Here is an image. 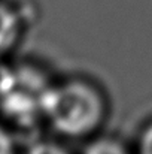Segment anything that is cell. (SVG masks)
I'll list each match as a JSON object with an SVG mask.
<instances>
[{
  "mask_svg": "<svg viewBox=\"0 0 152 154\" xmlns=\"http://www.w3.org/2000/svg\"><path fill=\"white\" fill-rule=\"evenodd\" d=\"M25 21L18 8L0 0V60L13 51L24 33Z\"/></svg>",
  "mask_w": 152,
  "mask_h": 154,
  "instance_id": "3",
  "label": "cell"
},
{
  "mask_svg": "<svg viewBox=\"0 0 152 154\" xmlns=\"http://www.w3.org/2000/svg\"><path fill=\"white\" fill-rule=\"evenodd\" d=\"M0 154H16V144L10 129L0 123Z\"/></svg>",
  "mask_w": 152,
  "mask_h": 154,
  "instance_id": "6",
  "label": "cell"
},
{
  "mask_svg": "<svg viewBox=\"0 0 152 154\" xmlns=\"http://www.w3.org/2000/svg\"><path fill=\"white\" fill-rule=\"evenodd\" d=\"M22 154H72V151L57 141H37L31 144Z\"/></svg>",
  "mask_w": 152,
  "mask_h": 154,
  "instance_id": "5",
  "label": "cell"
},
{
  "mask_svg": "<svg viewBox=\"0 0 152 154\" xmlns=\"http://www.w3.org/2000/svg\"><path fill=\"white\" fill-rule=\"evenodd\" d=\"M136 154H152V123L142 130Z\"/></svg>",
  "mask_w": 152,
  "mask_h": 154,
  "instance_id": "7",
  "label": "cell"
},
{
  "mask_svg": "<svg viewBox=\"0 0 152 154\" xmlns=\"http://www.w3.org/2000/svg\"><path fill=\"white\" fill-rule=\"evenodd\" d=\"M52 81L34 66L0 67V114L15 129L43 121V103Z\"/></svg>",
  "mask_w": 152,
  "mask_h": 154,
  "instance_id": "2",
  "label": "cell"
},
{
  "mask_svg": "<svg viewBox=\"0 0 152 154\" xmlns=\"http://www.w3.org/2000/svg\"><path fill=\"white\" fill-rule=\"evenodd\" d=\"M82 154H131L127 145L113 136H93Z\"/></svg>",
  "mask_w": 152,
  "mask_h": 154,
  "instance_id": "4",
  "label": "cell"
},
{
  "mask_svg": "<svg viewBox=\"0 0 152 154\" xmlns=\"http://www.w3.org/2000/svg\"><path fill=\"white\" fill-rule=\"evenodd\" d=\"M103 90L87 78H66L52 82L45 96L43 121L67 139L93 138L107 118Z\"/></svg>",
  "mask_w": 152,
  "mask_h": 154,
  "instance_id": "1",
  "label": "cell"
}]
</instances>
